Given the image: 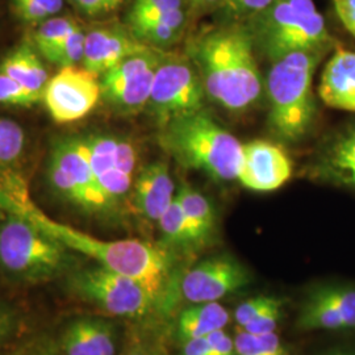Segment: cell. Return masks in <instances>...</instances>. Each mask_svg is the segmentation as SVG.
I'll return each instance as SVG.
<instances>
[{
	"mask_svg": "<svg viewBox=\"0 0 355 355\" xmlns=\"http://www.w3.org/2000/svg\"><path fill=\"white\" fill-rule=\"evenodd\" d=\"M0 209L20 216L64 248L114 272L137 280L159 302L171 282L173 257L165 246L141 240L107 241L46 215L31 198L28 183L13 171H0Z\"/></svg>",
	"mask_w": 355,
	"mask_h": 355,
	"instance_id": "6da1fadb",
	"label": "cell"
},
{
	"mask_svg": "<svg viewBox=\"0 0 355 355\" xmlns=\"http://www.w3.org/2000/svg\"><path fill=\"white\" fill-rule=\"evenodd\" d=\"M246 24L212 26L187 44V57L202 79L209 101L230 112L257 104L263 83Z\"/></svg>",
	"mask_w": 355,
	"mask_h": 355,
	"instance_id": "7a4b0ae2",
	"label": "cell"
},
{
	"mask_svg": "<svg viewBox=\"0 0 355 355\" xmlns=\"http://www.w3.org/2000/svg\"><path fill=\"white\" fill-rule=\"evenodd\" d=\"M159 142L183 167L218 182L239 177L242 144L205 110L168 121L161 127Z\"/></svg>",
	"mask_w": 355,
	"mask_h": 355,
	"instance_id": "3957f363",
	"label": "cell"
},
{
	"mask_svg": "<svg viewBox=\"0 0 355 355\" xmlns=\"http://www.w3.org/2000/svg\"><path fill=\"white\" fill-rule=\"evenodd\" d=\"M327 51H296L274 61L267 76L268 124L286 142H297L316 116L313 76Z\"/></svg>",
	"mask_w": 355,
	"mask_h": 355,
	"instance_id": "277c9868",
	"label": "cell"
},
{
	"mask_svg": "<svg viewBox=\"0 0 355 355\" xmlns=\"http://www.w3.org/2000/svg\"><path fill=\"white\" fill-rule=\"evenodd\" d=\"M0 218V274L16 284H38L64 278L78 266V254L7 211Z\"/></svg>",
	"mask_w": 355,
	"mask_h": 355,
	"instance_id": "5b68a950",
	"label": "cell"
},
{
	"mask_svg": "<svg viewBox=\"0 0 355 355\" xmlns=\"http://www.w3.org/2000/svg\"><path fill=\"white\" fill-rule=\"evenodd\" d=\"M254 46L274 62L296 51H328V28L313 0H274L248 19Z\"/></svg>",
	"mask_w": 355,
	"mask_h": 355,
	"instance_id": "8992f818",
	"label": "cell"
},
{
	"mask_svg": "<svg viewBox=\"0 0 355 355\" xmlns=\"http://www.w3.org/2000/svg\"><path fill=\"white\" fill-rule=\"evenodd\" d=\"M74 297L99 308L114 318H146L158 303L137 280L94 263L76 266L64 278Z\"/></svg>",
	"mask_w": 355,
	"mask_h": 355,
	"instance_id": "52a82bcc",
	"label": "cell"
},
{
	"mask_svg": "<svg viewBox=\"0 0 355 355\" xmlns=\"http://www.w3.org/2000/svg\"><path fill=\"white\" fill-rule=\"evenodd\" d=\"M207 94L189 57L164 54L158 64L148 107L159 127L168 121L203 111Z\"/></svg>",
	"mask_w": 355,
	"mask_h": 355,
	"instance_id": "ba28073f",
	"label": "cell"
},
{
	"mask_svg": "<svg viewBox=\"0 0 355 355\" xmlns=\"http://www.w3.org/2000/svg\"><path fill=\"white\" fill-rule=\"evenodd\" d=\"M98 78L85 67H61L49 79L42 94L51 119L58 124H69L87 116L102 98Z\"/></svg>",
	"mask_w": 355,
	"mask_h": 355,
	"instance_id": "9c48e42d",
	"label": "cell"
},
{
	"mask_svg": "<svg viewBox=\"0 0 355 355\" xmlns=\"http://www.w3.org/2000/svg\"><path fill=\"white\" fill-rule=\"evenodd\" d=\"M252 275L237 259L218 255L190 268L180 283L183 297L192 304L212 303L246 287Z\"/></svg>",
	"mask_w": 355,
	"mask_h": 355,
	"instance_id": "30bf717a",
	"label": "cell"
},
{
	"mask_svg": "<svg viewBox=\"0 0 355 355\" xmlns=\"http://www.w3.org/2000/svg\"><path fill=\"white\" fill-rule=\"evenodd\" d=\"M291 175V159L279 145L265 140H253L242 145L237 179L243 187L270 192L286 184Z\"/></svg>",
	"mask_w": 355,
	"mask_h": 355,
	"instance_id": "8fae6325",
	"label": "cell"
},
{
	"mask_svg": "<svg viewBox=\"0 0 355 355\" xmlns=\"http://www.w3.org/2000/svg\"><path fill=\"white\" fill-rule=\"evenodd\" d=\"M51 158L66 171L74 182L80 195V209L87 214H101L110 208L103 195L98 178L95 175L89 157L80 139H62L53 145Z\"/></svg>",
	"mask_w": 355,
	"mask_h": 355,
	"instance_id": "7c38bea8",
	"label": "cell"
},
{
	"mask_svg": "<svg viewBox=\"0 0 355 355\" xmlns=\"http://www.w3.org/2000/svg\"><path fill=\"white\" fill-rule=\"evenodd\" d=\"M152 46L144 44L133 33L119 26H102L86 33L83 67L96 76H104L128 57Z\"/></svg>",
	"mask_w": 355,
	"mask_h": 355,
	"instance_id": "4fadbf2b",
	"label": "cell"
},
{
	"mask_svg": "<svg viewBox=\"0 0 355 355\" xmlns=\"http://www.w3.org/2000/svg\"><path fill=\"white\" fill-rule=\"evenodd\" d=\"M174 199V180L168 166L161 161L145 166L133 182L130 191L133 209L142 218L153 223H158Z\"/></svg>",
	"mask_w": 355,
	"mask_h": 355,
	"instance_id": "5bb4252c",
	"label": "cell"
},
{
	"mask_svg": "<svg viewBox=\"0 0 355 355\" xmlns=\"http://www.w3.org/2000/svg\"><path fill=\"white\" fill-rule=\"evenodd\" d=\"M57 343L64 355H116L117 328L105 318H73Z\"/></svg>",
	"mask_w": 355,
	"mask_h": 355,
	"instance_id": "9a60e30c",
	"label": "cell"
},
{
	"mask_svg": "<svg viewBox=\"0 0 355 355\" xmlns=\"http://www.w3.org/2000/svg\"><path fill=\"white\" fill-rule=\"evenodd\" d=\"M318 95L330 108L355 112V51L336 48L321 74Z\"/></svg>",
	"mask_w": 355,
	"mask_h": 355,
	"instance_id": "2e32d148",
	"label": "cell"
},
{
	"mask_svg": "<svg viewBox=\"0 0 355 355\" xmlns=\"http://www.w3.org/2000/svg\"><path fill=\"white\" fill-rule=\"evenodd\" d=\"M318 173L336 184L355 190V125L330 140L320 154Z\"/></svg>",
	"mask_w": 355,
	"mask_h": 355,
	"instance_id": "e0dca14e",
	"label": "cell"
},
{
	"mask_svg": "<svg viewBox=\"0 0 355 355\" xmlns=\"http://www.w3.org/2000/svg\"><path fill=\"white\" fill-rule=\"evenodd\" d=\"M0 71L11 76L23 87L41 98L51 79L37 53L29 45H20L7 54L0 64Z\"/></svg>",
	"mask_w": 355,
	"mask_h": 355,
	"instance_id": "ac0fdd59",
	"label": "cell"
},
{
	"mask_svg": "<svg viewBox=\"0 0 355 355\" xmlns=\"http://www.w3.org/2000/svg\"><path fill=\"white\" fill-rule=\"evenodd\" d=\"M229 322L225 306L212 303H199L182 311L177 321V334L180 341L207 337L217 330L224 329Z\"/></svg>",
	"mask_w": 355,
	"mask_h": 355,
	"instance_id": "d6986e66",
	"label": "cell"
},
{
	"mask_svg": "<svg viewBox=\"0 0 355 355\" xmlns=\"http://www.w3.org/2000/svg\"><path fill=\"white\" fill-rule=\"evenodd\" d=\"M158 67V66H157ZM157 67L144 71L140 76L130 78L127 82L110 89H102V96L114 111L120 114H137L150 101L153 82Z\"/></svg>",
	"mask_w": 355,
	"mask_h": 355,
	"instance_id": "ffe728a7",
	"label": "cell"
},
{
	"mask_svg": "<svg viewBox=\"0 0 355 355\" xmlns=\"http://www.w3.org/2000/svg\"><path fill=\"white\" fill-rule=\"evenodd\" d=\"M184 215L203 242L208 241L216 229V214L208 198L191 186H182L175 193Z\"/></svg>",
	"mask_w": 355,
	"mask_h": 355,
	"instance_id": "44dd1931",
	"label": "cell"
},
{
	"mask_svg": "<svg viewBox=\"0 0 355 355\" xmlns=\"http://www.w3.org/2000/svg\"><path fill=\"white\" fill-rule=\"evenodd\" d=\"M159 230L166 249L178 248V249H193L203 243L196 230L191 225L190 221L184 215L177 198L166 209L165 214L158 220Z\"/></svg>",
	"mask_w": 355,
	"mask_h": 355,
	"instance_id": "7402d4cb",
	"label": "cell"
},
{
	"mask_svg": "<svg viewBox=\"0 0 355 355\" xmlns=\"http://www.w3.org/2000/svg\"><path fill=\"white\" fill-rule=\"evenodd\" d=\"M297 328L302 330L346 329L340 313L322 300L316 291H312L302 305Z\"/></svg>",
	"mask_w": 355,
	"mask_h": 355,
	"instance_id": "603a6c76",
	"label": "cell"
},
{
	"mask_svg": "<svg viewBox=\"0 0 355 355\" xmlns=\"http://www.w3.org/2000/svg\"><path fill=\"white\" fill-rule=\"evenodd\" d=\"M236 355H291L277 333L255 336L240 330L234 338Z\"/></svg>",
	"mask_w": 355,
	"mask_h": 355,
	"instance_id": "cb8c5ba5",
	"label": "cell"
},
{
	"mask_svg": "<svg viewBox=\"0 0 355 355\" xmlns=\"http://www.w3.org/2000/svg\"><path fill=\"white\" fill-rule=\"evenodd\" d=\"M315 291L343 318L346 329L355 328V287L349 284H327Z\"/></svg>",
	"mask_w": 355,
	"mask_h": 355,
	"instance_id": "d4e9b609",
	"label": "cell"
},
{
	"mask_svg": "<svg viewBox=\"0 0 355 355\" xmlns=\"http://www.w3.org/2000/svg\"><path fill=\"white\" fill-rule=\"evenodd\" d=\"M78 23L70 17H49L38 26L33 40L38 51L45 55L46 53L60 45L67 37Z\"/></svg>",
	"mask_w": 355,
	"mask_h": 355,
	"instance_id": "484cf974",
	"label": "cell"
},
{
	"mask_svg": "<svg viewBox=\"0 0 355 355\" xmlns=\"http://www.w3.org/2000/svg\"><path fill=\"white\" fill-rule=\"evenodd\" d=\"M132 33L144 44L155 48H166L177 44L184 31L177 29L165 21H142L132 24Z\"/></svg>",
	"mask_w": 355,
	"mask_h": 355,
	"instance_id": "4316f807",
	"label": "cell"
},
{
	"mask_svg": "<svg viewBox=\"0 0 355 355\" xmlns=\"http://www.w3.org/2000/svg\"><path fill=\"white\" fill-rule=\"evenodd\" d=\"M85 41H86V33H83L80 26H76L74 31L64 38L60 45L53 48L44 57L48 61L58 64L61 67L76 66L83 60Z\"/></svg>",
	"mask_w": 355,
	"mask_h": 355,
	"instance_id": "83f0119b",
	"label": "cell"
},
{
	"mask_svg": "<svg viewBox=\"0 0 355 355\" xmlns=\"http://www.w3.org/2000/svg\"><path fill=\"white\" fill-rule=\"evenodd\" d=\"M26 146V133L23 128L11 119L0 117V162L17 159Z\"/></svg>",
	"mask_w": 355,
	"mask_h": 355,
	"instance_id": "f1b7e54d",
	"label": "cell"
},
{
	"mask_svg": "<svg viewBox=\"0 0 355 355\" xmlns=\"http://www.w3.org/2000/svg\"><path fill=\"white\" fill-rule=\"evenodd\" d=\"M42 101L41 96L23 87L11 76L0 71V104L31 107Z\"/></svg>",
	"mask_w": 355,
	"mask_h": 355,
	"instance_id": "f546056e",
	"label": "cell"
},
{
	"mask_svg": "<svg viewBox=\"0 0 355 355\" xmlns=\"http://www.w3.org/2000/svg\"><path fill=\"white\" fill-rule=\"evenodd\" d=\"M186 6L184 0H135L129 12V21L130 24L137 23L173 10L186 8Z\"/></svg>",
	"mask_w": 355,
	"mask_h": 355,
	"instance_id": "4dcf8cb0",
	"label": "cell"
},
{
	"mask_svg": "<svg viewBox=\"0 0 355 355\" xmlns=\"http://www.w3.org/2000/svg\"><path fill=\"white\" fill-rule=\"evenodd\" d=\"M283 305H284V300L277 297L271 304L266 306L259 315H257L248 325H245L241 329L255 334V336L275 333V330L279 325L282 315H283Z\"/></svg>",
	"mask_w": 355,
	"mask_h": 355,
	"instance_id": "1f68e13d",
	"label": "cell"
},
{
	"mask_svg": "<svg viewBox=\"0 0 355 355\" xmlns=\"http://www.w3.org/2000/svg\"><path fill=\"white\" fill-rule=\"evenodd\" d=\"M121 355H168L162 343L150 334L135 331L129 336Z\"/></svg>",
	"mask_w": 355,
	"mask_h": 355,
	"instance_id": "d6a6232c",
	"label": "cell"
},
{
	"mask_svg": "<svg viewBox=\"0 0 355 355\" xmlns=\"http://www.w3.org/2000/svg\"><path fill=\"white\" fill-rule=\"evenodd\" d=\"M23 327V315L19 308L0 302V349L12 341Z\"/></svg>",
	"mask_w": 355,
	"mask_h": 355,
	"instance_id": "836d02e7",
	"label": "cell"
},
{
	"mask_svg": "<svg viewBox=\"0 0 355 355\" xmlns=\"http://www.w3.org/2000/svg\"><path fill=\"white\" fill-rule=\"evenodd\" d=\"M275 299H277V296L259 295V296H255V297L245 300L234 311V320H236L237 325L240 328H243L245 325H248L257 315H259Z\"/></svg>",
	"mask_w": 355,
	"mask_h": 355,
	"instance_id": "e575fe53",
	"label": "cell"
},
{
	"mask_svg": "<svg viewBox=\"0 0 355 355\" xmlns=\"http://www.w3.org/2000/svg\"><path fill=\"white\" fill-rule=\"evenodd\" d=\"M274 0H225L223 6H227L230 12L246 16L248 19L267 8Z\"/></svg>",
	"mask_w": 355,
	"mask_h": 355,
	"instance_id": "d590c367",
	"label": "cell"
},
{
	"mask_svg": "<svg viewBox=\"0 0 355 355\" xmlns=\"http://www.w3.org/2000/svg\"><path fill=\"white\" fill-rule=\"evenodd\" d=\"M331 4L341 24L355 38V0H331Z\"/></svg>",
	"mask_w": 355,
	"mask_h": 355,
	"instance_id": "8d00e7d4",
	"label": "cell"
},
{
	"mask_svg": "<svg viewBox=\"0 0 355 355\" xmlns=\"http://www.w3.org/2000/svg\"><path fill=\"white\" fill-rule=\"evenodd\" d=\"M80 12L89 16H99L111 12L121 3V0H73Z\"/></svg>",
	"mask_w": 355,
	"mask_h": 355,
	"instance_id": "74e56055",
	"label": "cell"
},
{
	"mask_svg": "<svg viewBox=\"0 0 355 355\" xmlns=\"http://www.w3.org/2000/svg\"><path fill=\"white\" fill-rule=\"evenodd\" d=\"M212 355H236L234 340L224 329L217 330L207 336Z\"/></svg>",
	"mask_w": 355,
	"mask_h": 355,
	"instance_id": "f35d334b",
	"label": "cell"
},
{
	"mask_svg": "<svg viewBox=\"0 0 355 355\" xmlns=\"http://www.w3.org/2000/svg\"><path fill=\"white\" fill-rule=\"evenodd\" d=\"M182 354L180 355H212L211 346L207 337L190 338L182 341Z\"/></svg>",
	"mask_w": 355,
	"mask_h": 355,
	"instance_id": "ab89813d",
	"label": "cell"
},
{
	"mask_svg": "<svg viewBox=\"0 0 355 355\" xmlns=\"http://www.w3.org/2000/svg\"><path fill=\"white\" fill-rule=\"evenodd\" d=\"M21 355H61V352L58 343L54 341H44L32 349L26 347Z\"/></svg>",
	"mask_w": 355,
	"mask_h": 355,
	"instance_id": "60d3db41",
	"label": "cell"
},
{
	"mask_svg": "<svg viewBox=\"0 0 355 355\" xmlns=\"http://www.w3.org/2000/svg\"><path fill=\"white\" fill-rule=\"evenodd\" d=\"M186 4L196 11L212 10L217 6H223L225 0H184Z\"/></svg>",
	"mask_w": 355,
	"mask_h": 355,
	"instance_id": "b9f144b4",
	"label": "cell"
},
{
	"mask_svg": "<svg viewBox=\"0 0 355 355\" xmlns=\"http://www.w3.org/2000/svg\"><path fill=\"white\" fill-rule=\"evenodd\" d=\"M41 6L51 16L60 12L64 8V0H33Z\"/></svg>",
	"mask_w": 355,
	"mask_h": 355,
	"instance_id": "7bdbcfd3",
	"label": "cell"
},
{
	"mask_svg": "<svg viewBox=\"0 0 355 355\" xmlns=\"http://www.w3.org/2000/svg\"><path fill=\"white\" fill-rule=\"evenodd\" d=\"M321 355H355V347H336Z\"/></svg>",
	"mask_w": 355,
	"mask_h": 355,
	"instance_id": "ee69618b",
	"label": "cell"
},
{
	"mask_svg": "<svg viewBox=\"0 0 355 355\" xmlns=\"http://www.w3.org/2000/svg\"><path fill=\"white\" fill-rule=\"evenodd\" d=\"M26 349H20V350H16V352H11V353H8V354L4 355H21L23 354V352H24Z\"/></svg>",
	"mask_w": 355,
	"mask_h": 355,
	"instance_id": "f6af8a7d",
	"label": "cell"
},
{
	"mask_svg": "<svg viewBox=\"0 0 355 355\" xmlns=\"http://www.w3.org/2000/svg\"><path fill=\"white\" fill-rule=\"evenodd\" d=\"M0 218H1V211H0Z\"/></svg>",
	"mask_w": 355,
	"mask_h": 355,
	"instance_id": "bcb514c9",
	"label": "cell"
}]
</instances>
